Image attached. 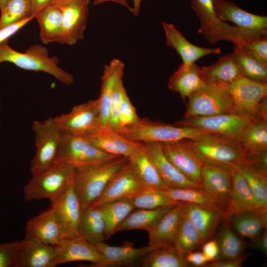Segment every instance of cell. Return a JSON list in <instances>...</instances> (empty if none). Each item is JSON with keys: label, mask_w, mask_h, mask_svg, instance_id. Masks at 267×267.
I'll return each instance as SVG.
<instances>
[{"label": "cell", "mask_w": 267, "mask_h": 267, "mask_svg": "<svg viewBox=\"0 0 267 267\" xmlns=\"http://www.w3.org/2000/svg\"><path fill=\"white\" fill-rule=\"evenodd\" d=\"M127 160L128 158L119 156L75 169L73 185L82 211L99 198L110 178Z\"/></svg>", "instance_id": "6da1fadb"}, {"label": "cell", "mask_w": 267, "mask_h": 267, "mask_svg": "<svg viewBox=\"0 0 267 267\" xmlns=\"http://www.w3.org/2000/svg\"><path fill=\"white\" fill-rule=\"evenodd\" d=\"M75 168L69 165L55 163L52 166L32 174L23 188L25 201L47 199L55 204L73 182Z\"/></svg>", "instance_id": "7a4b0ae2"}, {"label": "cell", "mask_w": 267, "mask_h": 267, "mask_svg": "<svg viewBox=\"0 0 267 267\" xmlns=\"http://www.w3.org/2000/svg\"><path fill=\"white\" fill-rule=\"evenodd\" d=\"M5 62L24 70L47 73L64 85L73 83V76L59 66L57 58L49 56L47 49L41 45H32L20 52L3 42L0 44V64Z\"/></svg>", "instance_id": "3957f363"}, {"label": "cell", "mask_w": 267, "mask_h": 267, "mask_svg": "<svg viewBox=\"0 0 267 267\" xmlns=\"http://www.w3.org/2000/svg\"><path fill=\"white\" fill-rule=\"evenodd\" d=\"M219 85L229 93L237 113L267 121V83L241 76L229 84Z\"/></svg>", "instance_id": "277c9868"}, {"label": "cell", "mask_w": 267, "mask_h": 267, "mask_svg": "<svg viewBox=\"0 0 267 267\" xmlns=\"http://www.w3.org/2000/svg\"><path fill=\"white\" fill-rule=\"evenodd\" d=\"M119 133L129 139L142 143L196 139L209 134L196 128L177 126L148 118H140L137 123L122 129Z\"/></svg>", "instance_id": "5b68a950"}, {"label": "cell", "mask_w": 267, "mask_h": 267, "mask_svg": "<svg viewBox=\"0 0 267 267\" xmlns=\"http://www.w3.org/2000/svg\"><path fill=\"white\" fill-rule=\"evenodd\" d=\"M184 140L203 163L231 167L246 161L247 154L238 140L209 134Z\"/></svg>", "instance_id": "8992f818"}, {"label": "cell", "mask_w": 267, "mask_h": 267, "mask_svg": "<svg viewBox=\"0 0 267 267\" xmlns=\"http://www.w3.org/2000/svg\"><path fill=\"white\" fill-rule=\"evenodd\" d=\"M32 130L34 133L36 148L30 164V172L32 175L56 163L63 132L53 118L51 117L44 121H34Z\"/></svg>", "instance_id": "52a82bcc"}, {"label": "cell", "mask_w": 267, "mask_h": 267, "mask_svg": "<svg viewBox=\"0 0 267 267\" xmlns=\"http://www.w3.org/2000/svg\"><path fill=\"white\" fill-rule=\"evenodd\" d=\"M191 6L200 21L198 33L211 44L222 41L244 45L245 40L235 26L220 20L216 14L213 0H190Z\"/></svg>", "instance_id": "ba28073f"}, {"label": "cell", "mask_w": 267, "mask_h": 267, "mask_svg": "<svg viewBox=\"0 0 267 267\" xmlns=\"http://www.w3.org/2000/svg\"><path fill=\"white\" fill-rule=\"evenodd\" d=\"M187 99L184 118L237 113L229 93L218 84L206 83Z\"/></svg>", "instance_id": "9c48e42d"}, {"label": "cell", "mask_w": 267, "mask_h": 267, "mask_svg": "<svg viewBox=\"0 0 267 267\" xmlns=\"http://www.w3.org/2000/svg\"><path fill=\"white\" fill-rule=\"evenodd\" d=\"M253 120L237 113L183 118L174 125L193 127L208 134L237 140L244 129Z\"/></svg>", "instance_id": "30bf717a"}, {"label": "cell", "mask_w": 267, "mask_h": 267, "mask_svg": "<svg viewBox=\"0 0 267 267\" xmlns=\"http://www.w3.org/2000/svg\"><path fill=\"white\" fill-rule=\"evenodd\" d=\"M213 1L218 18L223 22L233 23L234 26L239 30L245 41L267 37V16L247 12L231 1Z\"/></svg>", "instance_id": "8fae6325"}, {"label": "cell", "mask_w": 267, "mask_h": 267, "mask_svg": "<svg viewBox=\"0 0 267 267\" xmlns=\"http://www.w3.org/2000/svg\"><path fill=\"white\" fill-rule=\"evenodd\" d=\"M117 157L119 156L99 149L86 137L63 133L56 163L66 164L76 169Z\"/></svg>", "instance_id": "7c38bea8"}, {"label": "cell", "mask_w": 267, "mask_h": 267, "mask_svg": "<svg viewBox=\"0 0 267 267\" xmlns=\"http://www.w3.org/2000/svg\"><path fill=\"white\" fill-rule=\"evenodd\" d=\"M53 119L64 133L86 137L100 127L98 99L76 105Z\"/></svg>", "instance_id": "4fadbf2b"}, {"label": "cell", "mask_w": 267, "mask_h": 267, "mask_svg": "<svg viewBox=\"0 0 267 267\" xmlns=\"http://www.w3.org/2000/svg\"><path fill=\"white\" fill-rule=\"evenodd\" d=\"M145 188L128 159L112 177L100 196L90 207H99L111 201L129 198Z\"/></svg>", "instance_id": "5bb4252c"}, {"label": "cell", "mask_w": 267, "mask_h": 267, "mask_svg": "<svg viewBox=\"0 0 267 267\" xmlns=\"http://www.w3.org/2000/svg\"><path fill=\"white\" fill-rule=\"evenodd\" d=\"M25 239H32L56 245L68 238L53 206L28 220Z\"/></svg>", "instance_id": "9a60e30c"}, {"label": "cell", "mask_w": 267, "mask_h": 267, "mask_svg": "<svg viewBox=\"0 0 267 267\" xmlns=\"http://www.w3.org/2000/svg\"><path fill=\"white\" fill-rule=\"evenodd\" d=\"M89 0H72L58 4L62 12V32L59 43L73 45L84 38Z\"/></svg>", "instance_id": "2e32d148"}, {"label": "cell", "mask_w": 267, "mask_h": 267, "mask_svg": "<svg viewBox=\"0 0 267 267\" xmlns=\"http://www.w3.org/2000/svg\"><path fill=\"white\" fill-rule=\"evenodd\" d=\"M159 143L166 157L181 173L202 185L201 172L204 163L184 140Z\"/></svg>", "instance_id": "e0dca14e"}, {"label": "cell", "mask_w": 267, "mask_h": 267, "mask_svg": "<svg viewBox=\"0 0 267 267\" xmlns=\"http://www.w3.org/2000/svg\"><path fill=\"white\" fill-rule=\"evenodd\" d=\"M57 256L56 245L24 239L17 247L14 267H54Z\"/></svg>", "instance_id": "ac0fdd59"}, {"label": "cell", "mask_w": 267, "mask_h": 267, "mask_svg": "<svg viewBox=\"0 0 267 267\" xmlns=\"http://www.w3.org/2000/svg\"><path fill=\"white\" fill-rule=\"evenodd\" d=\"M232 184L231 167L204 163L201 172L202 189L223 209L228 202Z\"/></svg>", "instance_id": "d6986e66"}, {"label": "cell", "mask_w": 267, "mask_h": 267, "mask_svg": "<svg viewBox=\"0 0 267 267\" xmlns=\"http://www.w3.org/2000/svg\"><path fill=\"white\" fill-rule=\"evenodd\" d=\"M56 246L55 267L69 262L87 261L92 263V267H97L104 259L96 246L82 236L66 238Z\"/></svg>", "instance_id": "ffe728a7"}, {"label": "cell", "mask_w": 267, "mask_h": 267, "mask_svg": "<svg viewBox=\"0 0 267 267\" xmlns=\"http://www.w3.org/2000/svg\"><path fill=\"white\" fill-rule=\"evenodd\" d=\"M231 169L232 188L223 213V219L226 222H228L232 215L260 210L254 194L245 179L236 169L231 167Z\"/></svg>", "instance_id": "44dd1931"}, {"label": "cell", "mask_w": 267, "mask_h": 267, "mask_svg": "<svg viewBox=\"0 0 267 267\" xmlns=\"http://www.w3.org/2000/svg\"><path fill=\"white\" fill-rule=\"evenodd\" d=\"M161 177L169 187L200 188L202 186L185 176L166 157L159 143H143Z\"/></svg>", "instance_id": "7402d4cb"}, {"label": "cell", "mask_w": 267, "mask_h": 267, "mask_svg": "<svg viewBox=\"0 0 267 267\" xmlns=\"http://www.w3.org/2000/svg\"><path fill=\"white\" fill-rule=\"evenodd\" d=\"M185 206L186 203H178L147 231L150 250L173 246Z\"/></svg>", "instance_id": "603a6c76"}, {"label": "cell", "mask_w": 267, "mask_h": 267, "mask_svg": "<svg viewBox=\"0 0 267 267\" xmlns=\"http://www.w3.org/2000/svg\"><path fill=\"white\" fill-rule=\"evenodd\" d=\"M161 23L166 36V45L177 51L184 64H191L205 56L221 53L219 47L206 48L191 43L173 24L164 21Z\"/></svg>", "instance_id": "cb8c5ba5"}, {"label": "cell", "mask_w": 267, "mask_h": 267, "mask_svg": "<svg viewBox=\"0 0 267 267\" xmlns=\"http://www.w3.org/2000/svg\"><path fill=\"white\" fill-rule=\"evenodd\" d=\"M101 151L114 155L128 158L142 144L129 139L109 127H100L86 137Z\"/></svg>", "instance_id": "d4e9b609"}, {"label": "cell", "mask_w": 267, "mask_h": 267, "mask_svg": "<svg viewBox=\"0 0 267 267\" xmlns=\"http://www.w3.org/2000/svg\"><path fill=\"white\" fill-rule=\"evenodd\" d=\"M68 238L82 236L80 232L81 207L73 182L53 205Z\"/></svg>", "instance_id": "484cf974"}, {"label": "cell", "mask_w": 267, "mask_h": 267, "mask_svg": "<svg viewBox=\"0 0 267 267\" xmlns=\"http://www.w3.org/2000/svg\"><path fill=\"white\" fill-rule=\"evenodd\" d=\"M124 68V63L116 58L104 66L101 78L100 95L97 98L101 127L109 128L110 100L117 83L123 79Z\"/></svg>", "instance_id": "4316f807"}, {"label": "cell", "mask_w": 267, "mask_h": 267, "mask_svg": "<svg viewBox=\"0 0 267 267\" xmlns=\"http://www.w3.org/2000/svg\"><path fill=\"white\" fill-rule=\"evenodd\" d=\"M95 246L104 259L97 267L129 265L150 251L148 245L137 248L128 242L121 246H112L102 241Z\"/></svg>", "instance_id": "83f0119b"}, {"label": "cell", "mask_w": 267, "mask_h": 267, "mask_svg": "<svg viewBox=\"0 0 267 267\" xmlns=\"http://www.w3.org/2000/svg\"><path fill=\"white\" fill-rule=\"evenodd\" d=\"M199 74L205 83L218 85L229 84L242 76L232 53L210 65L199 67Z\"/></svg>", "instance_id": "f1b7e54d"}, {"label": "cell", "mask_w": 267, "mask_h": 267, "mask_svg": "<svg viewBox=\"0 0 267 267\" xmlns=\"http://www.w3.org/2000/svg\"><path fill=\"white\" fill-rule=\"evenodd\" d=\"M128 159L145 187L158 190H165L169 187L161 177L143 143Z\"/></svg>", "instance_id": "f546056e"}, {"label": "cell", "mask_w": 267, "mask_h": 267, "mask_svg": "<svg viewBox=\"0 0 267 267\" xmlns=\"http://www.w3.org/2000/svg\"><path fill=\"white\" fill-rule=\"evenodd\" d=\"M205 84L200 76L199 67L195 63L191 64L182 63L170 77L168 87L171 91L179 93L185 100Z\"/></svg>", "instance_id": "4dcf8cb0"}, {"label": "cell", "mask_w": 267, "mask_h": 267, "mask_svg": "<svg viewBox=\"0 0 267 267\" xmlns=\"http://www.w3.org/2000/svg\"><path fill=\"white\" fill-rule=\"evenodd\" d=\"M223 211L186 203L185 214L198 231L202 244L214 234Z\"/></svg>", "instance_id": "1f68e13d"}, {"label": "cell", "mask_w": 267, "mask_h": 267, "mask_svg": "<svg viewBox=\"0 0 267 267\" xmlns=\"http://www.w3.org/2000/svg\"><path fill=\"white\" fill-rule=\"evenodd\" d=\"M228 222L240 236L252 240L267 227V211L258 210L238 213L232 215Z\"/></svg>", "instance_id": "d6a6232c"}, {"label": "cell", "mask_w": 267, "mask_h": 267, "mask_svg": "<svg viewBox=\"0 0 267 267\" xmlns=\"http://www.w3.org/2000/svg\"><path fill=\"white\" fill-rule=\"evenodd\" d=\"M40 37L44 44L59 42L62 32V15L58 4H50L36 13Z\"/></svg>", "instance_id": "836d02e7"}, {"label": "cell", "mask_w": 267, "mask_h": 267, "mask_svg": "<svg viewBox=\"0 0 267 267\" xmlns=\"http://www.w3.org/2000/svg\"><path fill=\"white\" fill-rule=\"evenodd\" d=\"M251 187L260 210L267 211V170L248 162L234 165Z\"/></svg>", "instance_id": "e575fe53"}, {"label": "cell", "mask_w": 267, "mask_h": 267, "mask_svg": "<svg viewBox=\"0 0 267 267\" xmlns=\"http://www.w3.org/2000/svg\"><path fill=\"white\" fill-rule=\"evenodd\" d=\"M174 206H164L152 209H138L135 211L133 210L118 226L116 233L134 229H143L148 231Z\"/></svg>", "instance_id": "d590c367"}, {"label": "cell", "mask_w": 267, "mask_h": 267, "mask_svg": "<svg viewBox=\"0 0 267 267\" xmlns=\"http://www.w3.org/2000/svg\"><path fill=\"white\" fill-rule=\"evenodd\" d=\"M80 232L81 236L92 245L103 241L105 223L100 207H90L82 211Z\"/></svg>", "instance_id": "8d00e7d4"}, {"label": "cell", "mask_w": 267, "mask_h": 267, "mask_svg": "<svg viewBox=\"0 0 267 267\" xmlns=\"http://www.w3.org/2000/svg\"><path fill=\"white\" fill-rule=\"evenodd\" d=\"M247 155L267 151V121L254 120L243 130L237 139Z\"/></svg>", "instance_id": "74e56055"}, {"label": "cell", "mask_w": 267, "mask_h": 267, "mask_svg": "<svg viewBox=\"0 0 267 267\" xmlns=\"http://www.w3.org/2000/svg\"><path fill=\"white\" fill-rule=\"evenodd\" d=\"M99 207L105 223V240L116 233L118 226L135 209L128 198L111 201Z\"/></svg>", "instance_id": "f35d334b"}, {"label": "cell", "mask_w": 267, "mask_h": 267, "mask_svg": "<svg viewBox=\"0 0 267 267\" xmlns=\"http://www.w3.org/2000/svg\"><path fill=\"white\" fill-rule=\"evenodd\" d=\"M173 200L200 207L221 210L223 208L205 190L200 188H171L164 190Z\"/></svg>", "instance_id": "ab89813d"}, {"label": "cell", "mask_w": 267, "mask_h": 267, "mask_svg": "<svg viewBox=\"0 0 267 267\" xmlns=\"http://www.w3.org/2000/svg\"><path fill=\"white\" fill-rule=\"evenodd\" d=\"M143 267H187L188 263L181 256L173 246L149 251L139 263Z\"/></svg>", "instance_id": "60d3db41"}, {"label": "cell", "mask_w": 267, "mask_h": 267, "mask_svg": "<svg viewBox=\"0 0 267 267\" xmlns=\"http://www.w3.org/2000/svg\"><path fill=\"white\" fill-rule=\"evenodd\" d=\"M232 53L243 76L267 83V67L260 63L243 45H234Z\"/></svg>", "instance_id": "b9f144b4"}, {"label": "cell", "mask_w": 267, "mask_h": 267, "mask_svg": "<svg viewBox=\"0 0 267 267\" xmlns=\"http://www.w3.org/2000/svg\"><path fill=\"white\" fill-rule=\"evenodd\" d=\"M202 245L198 231L184 212L173 243L174 247L185 258L187 254Z\"/></svg>", "instance_id": "7bdbcfd3"}, {"label": "cell", "mask_w": 267, "mask_h": 267, "mask_svg": "<svg viewBox=\"0 0 267 267\" xmlns=\"http://www.w3.org/2000/svg\"><path fill=\"white\" fill-rule=\"evenodd\" d=\"M217 241L220 250L217 260L237 259L243 255L247 246L231 229L228 222H226L220 232Z\"/></svg>", "instance_id": "ee69618b"}, {"label": "cell", "mask_w": 267, "mask_h": 267, "mask_svg": "<svg viewBox=\"0 0 267 267\" xmlns=\"http://www.w3.org/2000/svg\"><path fill=\"white\" fill-rule=\"evenodd\" d=\"M128 198L134 207L137 209H152L175 206L179 203L172 199L164 190L147 188Z\"/></svg>", "instance_id": "f6af8a7d"}, {"label": "cell", "mask_w": 267, "mask_h": 267, "mask_svg": "<svg viewBox=\"0 0 267 267\" xmlns=\"http://www.w3.org/2000/svg\"><path fill=\"white\" fill-rule=\"evenodd\" d=\"M0 12V29L35 16L32 13L30 0H7Z\"/></svg>", "instance_id": "bcb514c9"}, {"label": "cell", "mask_w": 267, "mask_h": 267, "mask_svg": "<svg viewBox=\"0 0 267 267\" xmlns=\"http://www.w3.org/2000/svg\"><path fill=\"white\" fill-rule=\"evenodd\" d=\"M118 118L121 130L125 127L136 124L140 120L126 90L123 94L119 105Z\"/></svg>", "instance_id": "7dc6e473"}, {"label": "cell", "mask_w": 267, "mask_h": 267, "mask_svg": "<svg viewBox=\"0 0 267 267\" xmlns=\"http://www.w3.org/2000/svg\"><path fill=\"white\" fill-rule=\"evenodd\" d=\"M125 90L122 79L117 83L110 100L109 128L118 133L121 130L118 118L119 107Z\"/></svg>", "instance_id": "c3c4849f"}, {"label": "cell", "mask_w": 267, "mask_h": 267, "mask_svg": "<svg viewBox=\"0 0 267 267\" xmlns=\"http://www.w3.org/2000/svg\"><path fill=\"white\" fill-rule=\"evenodd\" d=\"M243 46L260 63L267 67V37L248 40Z\"/></svg>", "instance_id": "681fc988"}, {"label": "cell", "mask_w": 267, "mask_h": 267, "mask_svg": "<svg viewBox=\"0 0 267 267\" xmlns=\"http://www.w3.org/2000/svg\"><path fill=\"white\" fill-rule=\"evenodd\" d=\"M20 241L0 244V267H14L15 252Z\"/></svg>", "instance_id": "f907efd6"}, {"label": "cell", "mask_w": 267, "mask_h": 267, "mask_svg": "<svg viewBox=\"0 0 267 267\" xmlns=\"http://www.w3.org/2000/svg\"><path fill=\"white\" fill-rule=\"evenodd\" d=\"M35 16H31L16 23L0 29V44L7 42V40L18 32L22 28L29 23Z\"/></svg>", "instance_id": "816d5d0a"}, {"label": "cell", "mask_w": 267, "mask_h": 267, "mask_svg": "<svg viewBox=\"0 0 267 267\" xmlns=\"http://www.w3.org/2000/svg\"><path fill=\"white\" fill-rule=\"evenodd\" d=\"M202 246V253L208 262L218 259L219 255V247L217 240H211L204 242Z\"/></svg>", "instance_id": "f5cc1de1"}, {"label": "cell", "mask_w": 267, "mask_h": 267, "mask_svg": "<svg viewBox=\"0 0 267 267\" xmlns=\"http://www.w3.org/2000/svg\"><path fill=\"white\" fill-rule=\"evenodd\" d=\"M246 256L243 255L240 257L233 260L222 259L216 260L210 263L206 264L205 267H240L245 261Z\"/></svg>", "instance_id": "db71d44e"}, {"label": "cell", "mask_w": 267, "mask_h": 267, "mask_svg": "<svg viewBox=\"0 0 267 267\" xmlns=\"http://www.w3.org/2000/svg\"><path fill=\"white\" fill-rule=\"evenodd\" d=\"M251 249H256L265 255L267 254V227L258 237L252 239L251 242L247 245Z\"/></svg>", "instance_id": "11a10c76"}, {"label": "cell", "mask_w": 267, "mask_h": 267, "mask_svg": "<svg viewBox=\"0 0 267 267\" xmlns=\"http://www.w3.org/2000/svg\"><path fill=\"white\" fill-rule=\"evenodd\" d=\"M185 261L189 264L196 267L204 266L208 261L202 252L192 251L185 257Z\"/></svg>", "instance_id": "9f6ffc18"}, {"label": "cell", "mask_w": 267, "mask_h": 267, "mask_svg": "<svg viewBox=\"0 0 267 267\" xmlns=\"http://www.w3.org/2000/svg\"><path fill=\"white\" fill-rule=\"evenodd\" d=\"M53 0H30L32 13L35 15L45 7L52 4Z\"/></svg>", "instance_id": "6f0895ef"}, {"label": "cell", "mask_w": 267, "mask_h": 267, "mask_svg": "<svg viewBox=\"0 0 267 267\" xmlns=\"http://www.w3.org/2000/svg\"><path fill=\"white\" fill-rule=\"evenodd\" d=\"M108 1L115 2L122 6H124L128 9L130 12H132V7L129 4L127 0H93V4L94 5H98Z\"/></svg>", "instance_id": "680465c9"}, {"label": "cell", "mask_w": 267, "mask_h": 267, "mask_svg": "<svg viewBox=\"0 0 267 267\" xmlns=\"http://www.w3.org/2000/svg\"><path fill=\"white\" fill-rule=\"evenodd\" d=\"M142 0H133L132 13L134 16H137L141 3Z\"/></svg>", "instance_id": "91938a15"}, {"label": "cell", "mask_w": 267, "mask_h": 267, "mask_svg": "<svg viewBox=\"0 0 267 267\" xmlns=\"http://www.w3.org/2000/svg\"><path fill=\"white\" fill-rule=\"evenodd\" d=\"M72 0H53L52 4H60Z\"/></svg>", "instance_id": "94428289"}, {"label": "cell", "mask_w": 267, "mask_h": 267, "mask_svg": "<svg viewBox=\"0 0 267 267\" xmlns=\"http://www.w3.org/2000/svg\"><path fill=\"white\" fill-rule=\"evenodd\" d=\"M6 1L7 0H0V11H1L4 6H5V4L6 2Z\"/></svg>", "instance_id": "6125c7cd"}]
</instances>
